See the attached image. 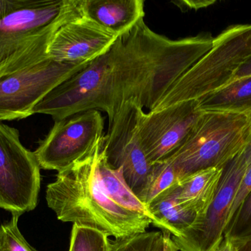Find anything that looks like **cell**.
Masks as SVG:
<instances>
[{
    "label": "cell",
    "mask_w": 251,
    "mask_h": 251,
    "mask_svg": "<svg viewBox=\"0 0 251 251\" xmlns=\"http://www.w3.org/2000/svg\"><path fill=\"white\" fill-rule=\"evenodd\" d=\"M210 33L170 39L141 19L104 55L50 91L32 114L54 122L90 110H101L111 121L126 103L152 112L173 84L212 46Z\"/></svg>",
    "instance_id": "6da1fadb"
},
{
    "label": "cell",
    "mask_w": 251,
    "mask_h": 251,
    "mask_svg": "<svg viewBox=\"0 0 251 251\" xmlns=\"http://www.w3.org/2000/svg\"><path fill=\"white\" fill-rule=\"evenodd\" d=\"M101 145L102 141L88 157L58 172L47 186L49 207L62 222L94 228L116 240L146 232L151 220L116 204L100 184L97 160Z\"/></svg>",
    "instance_id": "7a4b0ae2"
},
{
    "label": "cell",
    "mask_w": 251,
    "mask_h": 251,
    "mask_svg": "<svg viewBox=\"0 0 251 251\" xmlns=\"http://www.w3.org/2000/svg\"><path fill=\"white\" fill-rule=\"evenodd\" d=\"M80 14L79 0H0V76L47 58L56 31Z\"/></svg>",
    "instance_id": "3957f363"
},
{
    "label": "cell",
    "mask_w": 251,
    "mask_h": 251,
    "mask_svg": "<svg viewBox=\"0 0 251 251\" xmlns=\"http://www.w3.org/2000/svg\"><path fill=\"white\" fill-rule=\"evenodd\" d=\"M251 58V24L231 25L214 38L210 50L184 72L152 112L199 100L228 85Z\"/></svg>",
    "instance_id": "277c9868"
},
{
    "label": "cell",
    "mask_w": 251,
    "mask_h": 251,
    "mask_svg": "<svg viewBox=\"0 0 251 251\" xmlns=\"http://www.w3.org/2000/svg\"><path fill=\"white\" fill-rule=\"evenodd\" d=\"M250 132V116L203 112L184 144L165 161L179 181L202 169L224 167L246 146Z\"/></svg>",
    "instance_id": "5b68a950"
},
{
    "label": "cell",
    "mask_w": 251,
    "mask_h": 251,
    "mask_svg": "<svg viewBox=\"0 0 251 251\" xmlns=\"http://www.w3.org/2000/svg\"><path fill=\"white\" fill-rule=\"evenodd\" d=\"M40 169L35 153L21 143L18 130L0 122V208L19 215L35 209Z\"/></svg>",
    "instance_id": "8992f818"
},
{
    "label": "cell",
    "mask_w": 251,
    "mask_h": 251,
    "mask_svg": "<svg viewBox=\"0 0 251 251\" xmlns=\"http://www.w3.org/2000/svg\"><path fill=\"white\" fill-rule=\"evenodd\" d=\"M88 64L57 63L47 57L0 76V121L31 116L34 107L50 91Z\"/></svg>",
    "instance_id": "52a82bcc"
},
{
    "label": "cell",
    "mask_w": 251,
    "mask_h": 251,
    "mask_svg": "<svg viewBox=\"0 0 251 251\" xmlns=\"http://www.w3.org/2000/svg\"><path fill=\"white\" fill-rule=\"evenodd\" d=\"M104 119L90 110L63 120L54 126L35 153L40 167L61 172L91 155L104 138Z\"/></svg>",
    "instance_id": "ba28073f"
},
{
    "label": "cell",
    "mask_w": 251,
    "mask_h": 251,
    "mask_svg": "<svg viewBox=\"0 0 251 251\" xmlns=\"http://www.w3.org/2000/svg\"><path fill=\"white\" fill-rule=\"evenodd\" d=\"M203 113L199 100L181 102L149 113L140 109L137 131L149 162L154 165L174 154L184 144Z\"/></svg>",
    "instance_id": "9c48e42d"
},
{
    "label": "cell",
    "mask_w": 251,
    "mask_h": 251,
    "mask_svg": "<svg viewBox=\"0 0 251 251\" xmlns=\"http://www.w3.org/2000/svg\"><path fill=\"white\" fill-rule=\"evenodd\" d=\"M141 109L131 102L124 105L110 121L108 133L102 141L109 165L115 169L122 168L126 182L137 196L144 188L153 167L146 158L137 131Z\"/></svg>",
    "instance_id": "30bf717a"
},
{
    "label": "cell",
    "mask_w": 251,
    "mask_h": 251,
    "mask_svg": "<svg viewBox=\"0 0 251 251\" xmlns=\"http://www.w3.org/2000/svg\"><path fill=\"white\" fill-rule=\"evenodd\" d=\"M246 169L234 159L224 169L213 201L178 237H171L178 251H216L224 239L230 209Z\"/></svg>",
    "instance_id": "8fae6325"
},
{
    "label": "cell",
    "mask_w": 251,
    "mask_h": 251,
    "mask_svg": "<svg viewBox=\"0 0 251 251\" xmlns=\"http://www.w3.org/2000/svg\"><path fill=\"white\" fill-rule=\"evenodd\" d=\"M118 38L80 14L56 31L49 44L47 57L57 63L88 64L108 51Z\"/></svg>",
    "instance_id": "7c38bea8"
},
{
    "label": "cell",
    "mask_w": 251,
    "mask_h": 251,
    "mask_svg": "<svg viewBox=\"0 0 251 251\" xmlns=\"http://www.w3.org/2000/svg\"><path fill=\"white\" fill-rule=\"evenodd\" d=\"M83 17L121 36L144 18L143 0H79Z\"/></svg>",
    "instance_id": "4fadbf2b"
},
{
    "label": "cell",
    "mask_w": 251,
    "mask_h": 251,
    "mask_svg": "<svg viewBox=\"0 0 251 251\" xmlns=\"http://www.w3.org/2000/svg\"><path fill=\"white\" fill-rule=\"evenodd\" d=\"M224 167L202 169L181 179L176 188L181 206L197 218L203 216L215 198Z\"/></svg>",
    "instance_id": "5bb4252c"
},
{
    "label": "cell",
    "mask_w": 251,
    "mask_h": 251,
    "mask_svg": "<svg viewBox=\"0 0 251 251\" xmlns=\"http://www.w3.org/2000/svg\"><path fill=\"white\" fill-rule=\"evenodd\" d=\"M97 173L103 190L113 202L127 210L141 214L150 218L154 226L163 231L162 224L153 218L147 206L138 198L126 182L122 168L115 169L109 165L103 151L102 145L97 156Z\"/></svg>",
    "instance_id": "9a60e30c"
},
{
    "label": "cell",
    "mask_w": 251,
    "mask_h": 251,
    "mask_svg": "<svg viewBox=\"0 0 251 251\" xmlns=\"http://www.w3.org/2000/svg\"><path fill=\"white\" fill-rule=\"evenodd\" d=\"M203 112L251 115V76L239 78L199 100Z\"/></svg>",
    "instance_id": "2e32d148"
},
{
    "label": "cell",
    "mask_w": 251,
    "mask_h": 251,
    "mask_svg": "<svg viewBox=\"0 0 251 251\" xmlns=\"http://www.w3.org/2000/svg\"><path fill=\"white\" fill-rule=\"evenodd\" d=\"M177 187L149 206L153 218L163 226L162 231L170 233L172 237H178L197 218L196 214L183 207L178 202Z\"/></svg>",
    "instance_id": "e0dca14e"
},
{
    "label": "cell",
    "mask_w": 251,
    "mask_h": 251,
    "mask_svg": "<svg viewBox=\"0 0 251 251\" xmlns=\"http://www.w3.org/2000/svg\"><path fill=\"white\" fill-rule=\"evenodd\" d=\"M179 184L175 169L168 162H161L153 165L147 182L138 198L147 206L167 193H170Z\"/></svg>",
    "instance_id": "ac0fdd59"
},
{
    "label": "cell",
    "mask_w": 251,
    "mask_h": 251,
    "mask_svg": "<svg viewBox=\"0 0 251 251\" xmlns=\"http://www.w3.org/2000/svg\"><path fill=\"white\" fill-rule=\"evenodd\" d=\"M224 237L233 243L251 238V190L227 223Z\"/></svg>",
    "instance_id": "d6986e66"
},
{
    "label": "cell",
    "mask_w": 251,
    "mask_h": 251,
    "mask_svg": "<svg viewBox=\"0 0 251 251\" xmlns=\"http://www.w3.org/2000/svg\"><path fill=\"white\" fill-rule=\"evenodd\" d=\"M109 236L94 228L73 225L69 251H110Z\"/></svg>",
    "instance_id": "ffe728a7"
},
{
    "label": "cell",
    "mask_w": 251,
    "mask_h": 251,
    "mask_svg": "<svg viewBox=\"0 0 251 251\" xmlns=\"http://www.w3.org/2000/svg\"><path fill=\"white\" fill-rule=\"evenodd\" d=\"M163 241L160 231H150L111 240L110 251H157Z\"/></svg>",
    "instance_id": "44dd1931"
},
{
    "label": "cell",
    "mask_w": 251,
    "mask_h": 251,
    "mask_svg": "<svg viewBox=\"0 0 251 251\" xmlns=\"http://www.w3.org/2000/svg\"><path fill=\"white\" fill-rule=\"evenodd\" d=\"M20 215L13 214L11 220L0 225V251H37L25 240L18 227Z\"/></svg>",
    "instance_id": "7402d4cb"
},
{
    "label": "cell",
    "mask_w": 251,
    "mask_h": 251,
    "mask_svg": "<svg viewBox=\"0 0 251 251\" xmlns=\"http://www.w3.org/2000/svg\"><path fill=\"white\" fill-rule=\"evenodd\" d=\"M251 190V165L246 169V172L243 175L240 184H239L238 189L236 193L235 197L233 200L232 205H231V209H230L229 215H228V221L231 219V217L234 215L235 211L237 210L240 203H242L245 197L250 193ZM227 222V223H228Z\"/></svg>",
    "instance_id": "603a6c76"
},
{
    "label": "cell",
    "mask_w": 251,
    "mask_h": 251,
    "mask_svg": "<svg viewBox=\"0 0 251 251\" xmlns=\"http://www.w3.org/2000/svg\"><path fill=\"white\" fill-rule=\"evenodd\" d=\"M215 1H174V4H176L178 7H184V10L187 9H194V10H199V9L206 7L210 4H214ZM183 9V10H184Z\"/></svg>",
    "instance_id": "cb8c5ba5"
},
{
    "label": "cell",
    "mask_w": 251,
    "mask_h": 251,
    "mask_svg": "<svg viewBox=\"0 0 251 251\" xmlns=\"http://www.w3.org/2000/svg\"><path fill=\"white\" fill-rule=\"evenodd\" d=\"M162 232H163V241L157 251H178L173 242L171 234L168 232H164V231Z\"/></svg>",
    "instance_id": "d4e9b609"
},
{
    "label": "cell",
    "mask_w": 251,
    "mask_h": 251,
    "mask_svg": "<svg viewBox=\"0 0 251 251\" xmlns=\"http://www.w3.org/2000/svg\"><path fill=\"white\" fill-rule=\"evenodd\" d=\"M249 76H251V58L247 62V63H245V64L240 68V70L237 72L235 76H234L233 81L239 79V78H245V77Z\"/></svg>",
    "instance_id": "484cf974"
},
{
    "label": "cell",
    "mask_w": 251,
    "mask_h": 251,
    "mask_svg": "<svg viewBox=\"0 0 251 251\" xmlns=\"http://www.w3.org/2000/svg\"><path fill=\"white\" fill-rule=\"evenodd\" d=\"M216 251H236L235 245L228 239L224 238Z\"/></svg>",
    "instance_id": "4316f807"
},
{
    "label": "cell",
    "mask_w": 251,
    "mask_h": 251,
    "mask_svg": "<svg viewBox=\"0 0 251 251\" xmlns=\"http://www.w3.org/2000/svg\"><path fill=\"white\" fill-rule=\"evenodd\" d=\"M236 251H251V238L239 243H234Z\"/></svg>",
    "instance_id": "83f0119b"
}]
</instances>
